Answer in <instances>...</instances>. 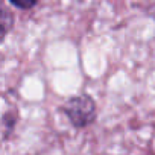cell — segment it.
Here are the masks:
<instances>
[{"label": "cell", "mask_w": 155, "mask_h": 155, "mask_svg": "<svg viewBox=\"0 0 155 155\" xmlns=\"http://www.w3.org/2000/svg\"><path fill=\"white\" fill-rule=\"evenodd\" d=\"M62 111L74 128H85L96 119V104L88 94H79L68 99L62 105Z\"/></svg>", "instance_id": "obj_1"}, {"label": "cell", "mask_w": 155, "mask_h": 155, "mask_svg": "<svg viewBox=\"0 0 155 155\" xmlns=\"http://www.w3.org/2000/svg\"><path fill=\"white\" fill-rule=\"evenodd\" d=\"M9 2L12 3V6L18 8V9H32L38 0H9Z\"/></svg>", "instance_id": "obj_2"}]
</instances>
